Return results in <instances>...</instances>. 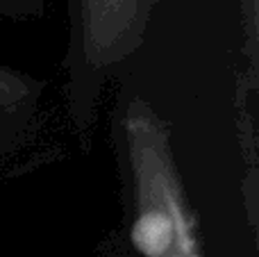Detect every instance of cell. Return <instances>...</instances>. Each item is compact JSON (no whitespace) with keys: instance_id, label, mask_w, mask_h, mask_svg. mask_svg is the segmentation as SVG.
I'll return each mask as SVG.
<instances>
[{"instance_id":"1","label":"cell","mask_w":259,"mask_h":257,"mask_svg":"<svg viewBox=\"0 0 259 257\" xmlns=\"http://www.w3.org/2000/svg\"><path fill=\"white\" fill-rule=\"evenodd\" d=\"M132 187V237L141 257H202L166 125L132 100L123 116Z\"/></svg>"},{"instance_id":"2","label":"cell","mask_w":259,"mask_h":257,"mask_svg":"<svg viewBox=\"0 0 259 257\" xmlns=\"http://www.w3.org/2000/svg\"><path fill=\"white\" fill-rule=\"evenodd\" d=\"M155 0H75L80 55L94 66L116 62L141 39Z\"/></svg>"},{"instance_id":"3","label":"cell","mask_w":259,"mask_h":257,"mask_svg":"<svg viewBox=\"0 0 259 257\" xmlns=\"http://www.w3.org/2000/svg\"><path fill=\"white\" fill-rule=\"evenodd\" d=\"M44 5V0H0V14H14V16H21V14L34 12Z\"/></svg>"}]
</instances>
